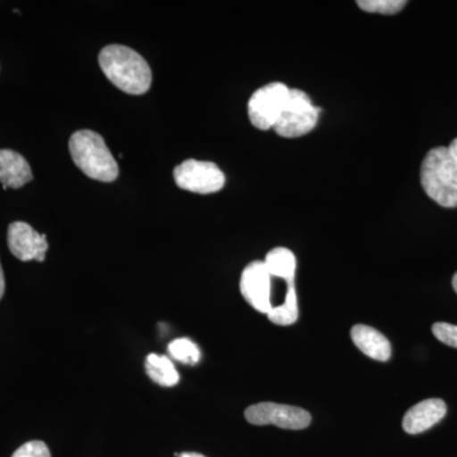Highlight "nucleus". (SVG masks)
<instances>
[{"label":"nucleus","instance_id":"nucleus-4","mask_svg":"<svg viewBox=\"0 0 457 457\" xmlns=\"http://www.w3.org/2000/svg\"><path fill=\"white\" fill-rule=\"evenodd\" d=\"M319 120V108L312 99L300 89H290L284 111L276 123L275 131L282 137H303L314 130Z\"/></svg>","mask_w":457,"mask_h":457},{"label":"nucleus","instance_id":"nucleus-17","mask_svg":"<svg viewBox=\"0 0 457 457\" xmlns=\"http://www.w3.org/2000/svg\"><path fill=\"white\" fill-rule=\"evenodd\" d=\"M357 5L369 13L396 14L407 5L404 0H359Z\"/></svg>","mask_w":457,"mask_h":457},{"label":"nucleus","instance_id":"nucleus-3","mask_svg":"<svg viewBox=\"0 0 457 457\" xmlns=\"http://www.w3.org/2000/svg\"><path fill=\"white\" fill-rule=\"evenodd\" d=\"M69 150L74 163L89 179L113 182L119 177V164L111 154L104 137L97 132H75L69 141Z\"/></svg>","mask_w":457,"mask_h":457},{"label":"nucleus","instance_id":"nucleus-22","mask_svg":"<svg viewBox=\"0 0 457 457\" xmlns=\"http://www.w3.org/2000/svg\"><path fill=\"white\" fill-rule=\"evenodd\" d=\"M179 457H206V456L203 455V453H179Z\"/></svg>","mask_w":457,"mask_h":457},{"label":"nucleus","instance_id":"nucleus-11","mask_svg":"<svg viewBox=\"0 0 457 457\" xmlns=\"http://www.w3.org/2000/svg\"><path fill=\"white\" fill-rule=\"evenodd\" d=\"M33 179L29 162L20 153L0 149V183L3 189H18Z\"/></svg>","mask_w":457,"mask_h":457},{"label":"nucleus","instance_id":"nucleus-7","mask_svg":"<svg viewBox=\"0 0 457 457\" xmlns=\"http://www.w3.org/2000/svg\"><path fill=\"white\" fill-rule=\"evenodd\" d=\"M245 420L254 426L273 425L285 429H303L311 425L312 416L305 409L264 402L246 408Z\"/></svg>","mask_w":457,"mask_h":457},{"label":"nucleus","instance_id":"nucleus-18","mask_svg":"<svg viewBox=\"0 0 457 457\" xmlns=\"http://www.w3.org/2000/svg\"><path fill=\"white\" fill-rule=\"evenodd\" d=\"M432 332L436 338L444 345L457 348V326L440 321V323L433 324Z\"/></svg>","mask_w":457,"mask_h":457},{"label":"nucleus","instance_id":"nucleus-13","mask_svg":"<svg viewBox=\"0 0 457 457\" xmlns=\"http://www.w3.org/2000/svg\"><path fill=\"white\" fill-rule=\"evenodd\" d=\"M263 262L270 276L285 279L287 284L295 282L296 257L290 249L284 248V246L273 248Z\"/></svg>","mask_w":457,"mask_h":457},{"label":"nucleus","instance_id":"nucleus-2","mask_svg":"<svg viewBox=\"0 0 457 457\" xmlns=\"http://www.w3.org/2000/svg\"><path fill=\"white\" fill-rule=\"evenodd\" d=\"M420 183L429 198L442 207H457V164L449 147H433L420 167Z\"/></svg>","mask_w":457,"mask_h":457},{"label":"nucleus","instance_id":"nucleus-19","mask_svg":"<svg viewBox=\"0 0 457 457\" xmlns=\"http://www.w3.org/2000/svg\"><path fill=\"white\" fill-rule=\"evenodd\" d=\"M12 457H51V453L45 442L29 441L22 445Z\"/></svg>","mask_w":457,"mask_h":457},{"label":"nucleus","instance_id":"nucleus-8","mask_svg":"<svg viewBox=\"0 0 457 457\" xmlns=\"http://www.w3.org/2000/svg\"><path fill=\"white\" fill-rule=\"evenodd\" d=\"M270 278L263 261H254L245 267L240 278V293L246 303L262 314H269L270 303Z\"/></svg>","mask_w":457,"mask_h":457},{"label":"nucleus","instance_id":"nucleus-23","mask_svg":"<svg viewBox=\"0 0 457 457\" xmlns=\"http://www.w3.org/2000/svg\"><path fill=\"white\" fill-rule=\"evenodd\" d=\"M453 290H455L456 294H457V272L455 273V275H453Z\"/></svg>","mask_w":457,"mask_h":457},{"label":"nucleus","instance_id":"nucleus-6","mask_svg":"<svg viewBox=\"0 0 457 457\" xmlns=\"http://www.w3.org/2000/svg\"><path fill=\"white\" fill-rule=\"evenodd\" d=\"M174 180L179 188L195 194L209 195L220 191L225 176L212 162L188 159L174 170Z\"/></svg>","mask_w":457,"mask_h":457},{"label":"nucleus","instance_id":"nucleus-21","mask_svg":"<svg viewBox=\"0 0 457 457\" xmlns=\"http://www.w3.org/2000/svg\"><path fill=\"white\" fill-rule=\"evenodd\" d=\"M449 150L451 155H453V161H455V163L457 164V137L450 144Z\"/></svg>","mask_w":457,"mask_h":457},{"label":"nucleus","instance_id":"nucleus-15","mask_svg":"<svg viewBox=\"0 0 457 457\" xmlns=\"http://www.w3.org/2000/svg\"><path fill=\"white\" fill-rule=\"evenodd\" d=\"M270 320L278 326H291L299 318V308H297V295L295 290V282L287 284L285 303L282 305L275 306L267 314Z\"/></svg>","mask_w":457,"mask_h":457},{"label":"nucleus","instance_id":"nucleus-14","mask_svg":"<svg viewBox=\"0 0 457 457\" xmlns=\"http://www.w3.org/2000/svg\"><path fill=\"white\" fill-rule=\"evenodd\" d=\"M146 374L156 384L171 387L179 383V374L168 356L150 353L145 360Z\"/></svg>","mask_w":457,"mask_h":457},{"label":"nucleus","instance_id":"nucleus-5","mask_svg":"<svg viewBox=\"0 0 457 457\" xmlns=\"http://www.w3.org/2000/svg\"><path fill=\"white\" fill-rule=\"evenodd\" d=\"M290 88L284 83H270L255 90L249 99L248 114L252 125L260 130H270L278 123Z\"/></svg>","mask_w":457,"mask_h":457},{"label":"nucleus","instance_id":"nucleus-12","mask_svg":"<svg viewBox=\"0 0 457 457\" xmlns=\"http://www.w3.org/2000/svg\"><path fill=\"white\" fill-rule=\"evenodd\" d=\"M351 338L354 345L370 359L385 362L392 356L390 342L375 328L365 326V324H357L352 328Z\"/></svg>","mask_w":457,"mask_h":457},{"label":"nucleus","instance_id":"nucleus-10","mask_svg":"<svg viewBox=\"0 0 457 457\" xmlns=\"http://www.w3.org/2000/svg\"><path fill=\"white\" fill-rule=\"evenodd\" d=\"M446 403L441 399H427L409 409L403 418V428L409 435H418L437 425L446 416Z\"/></svg>","mask_w":457,"mask_h":457},{"label":"nucleus","instance_id":"nucleus-1","mask_svg":"<svg viewBox=\"0 0 457 457\" xmlns=\"http://www.w3.org/2000/svg\"><path fill=\"white\" fill-rule=\"evenodd\" d=\"M99 65L107 79L129 95H144L152 86L149 64L130 47L108 45L99 54Z\"/></svg>","mask_w":457,"mask_h":457},{"label":"nucleus","instance_id":"nucleus-16","mask_svg":"<svg viewBox=\"0 0 457 457\" xmlns=\"http://www.w3.org/2000/svg\"><path fill=\"white\" fill-rule=\"evenodd\" d=\"M168 352H170L171 359L187 363V365H196L201 360L200 348L196 343L188 338L174 339L168 345Z\"/></svg>","mask_w":457,"mask_h":457},{"label":"nucleus","instance_id":"nucleus-20","mask_svg":"<svg viewBox=\"0 0 457 457\" xmlns=\"http://www.w3.org/2000/svg\"><path fill=\"white\" fill-rule=\"evenodd\" d=\"M5 291V279L4 273H3L2 264H0V300H2L3 295Z\"/></svg>","mask_w":457,"mask_h":457},{"label":"nucleus","instance_id":"nucleus-9","mask_svg":"<svg viewBox=\"0 0 457 457\" xmlns=\"http://www.w3.org/2000/svg\"><path fill=\"white\" fill-rule=\"evenodd\" d=\"M9 251L22 262H44L49 243L45 234L37 233L23 221L12 222L8 228Z\"/></svg>","mask_w":457,"mask_h":457}]
</instances>
